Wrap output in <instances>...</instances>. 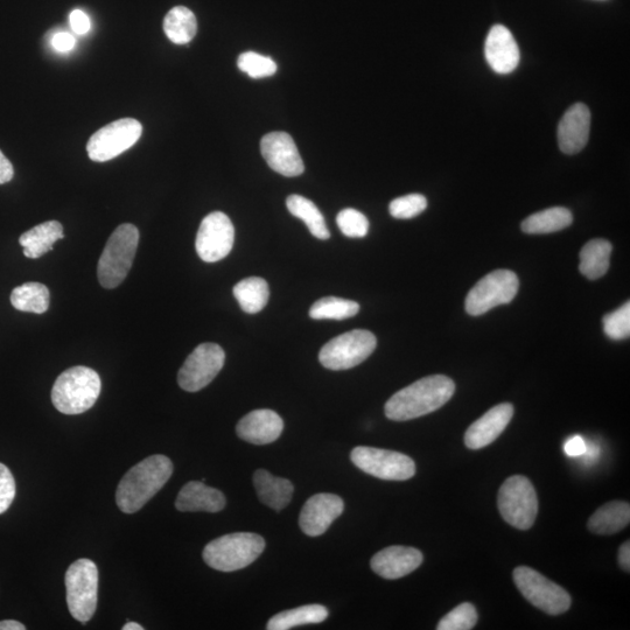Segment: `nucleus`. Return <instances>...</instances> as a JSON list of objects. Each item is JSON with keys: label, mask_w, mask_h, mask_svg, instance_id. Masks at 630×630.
Listing matches in <instances>:
<instances>
[{"label": "nucleus", "mask_w": 630, "mask_h": 630, "mask_svg": "<svg viewBox=\"0 0 630 630\" xmlns=\"http://www.w3.org/2000/svg\"><path fill=\"white\" fill-rule=\"evenodd\" d=\"M514 416V406L503 403L494 406L476 420L465 433V445L471 450H481L499 438Z\"/></svg>", "instance_id": "obj_20"}, {"label": "nucleus", "mask_w": 630, "mask_h": 630, "mask_svg": "<svg viewBox=\"0 0 630 630\" xmlns=\"http://www.w3.org/2000/svg\"><path fill=\"white\" fill-rule=\"evenodd\" d=\"M619 563L623 570L630 571V543L626 542L621 545L619 551Z\"/></svg>", "instance_id": "obj_44"}, {"label": "nucleus", "mask_w": 630, "mask_h": 630, "mask_svg": "<svg viewBox=\"0 0 630 630\" xmlns=\"http://www.w3.org/2000/svg\"><path fill=\"white\" fill-rule=\"evenodd\" d=\"M235 228L222 212L210 213L202 220L195 248L203 262L215 263L226 258L234 247Z\"/></svg>", "instance_id": "obj_14"}, {"label": "nucleus", "mask_w": 630, "mask_h": 630, "mask_svg": "<svg viewBox=\"0 0 630 630\" xmlns=\"http://www.w3.org/2000/svg\"><path fill=\"white\" fill-rule=\"evenodd\" d=\"M345 510V502L335 494L321 493L308 499L301 510L299 525L311 537L324 535Z\"/></svg>", "instance_id": "obj_16"}, {"label": "nucleus", "mask_w": 630, "mask_h": 630, "mask_svg": "<svg viewBox=\"0 0 630 630\" xmlns=\"http://www.w3.org/2000/svg\"><path fill=\"white\" fill-rule=\"evenodd\" d=\"M328 611L321 605H306L272 616L269 630H287L297 626L315 625L327 619Z\"/></svg>", "instance_id": "obj_30"}, {"label": "nucleus", "mask_w": 630, "mask_h": 630, "mask_svg": "<svg viewBox=\"0 0 630 630\" xmlns=\"http://www.w3.org/2000/svg\"><path fill=\"white\" fill-rule=\"evenodd\" d=\"M286 207L293 216L304 221L314 237L322 241L331 237L324 215L321 214L318 207L311 200L304 198V196L293 194L287 198Z\"/></svg>", "instance_id": "obj_31"}, {"label": "nucleus", "mask_w": 630, "mask_h": 630, "mask_svg": "<svg viewBox=\"0 0 630 630\" xmlns=\"http://www.w3.org/2000/svg\"><path fill=\"white\" fill-rule=\"evenodd\" d=\"M376 336L364 329H354L336 336L321 348L319 361L329 370H347L359 366L374 353Z\"/></svg>", "instance_id": "obj_9"}, {"label": "nucleus", "mask_w": 630, "mask_h": 630, "mask_svg": "<svg viewBox=\"0 0 630 630\" xmlns=\"http://www.w3.org/2000/svg\"><path fill=\"white\" fill-rule=\"evenodd\" d=\"M261 151L272 170L284 177H298L305 171L304 161L289 133H268L262 139Z\"/></svg>", "instance_id": "obj_15"}, {"label": "nucleus", "mask_w": 630, "mask_h": 630, "mask_svg": "<svg viewBox=\"0 0 630 630\" xmlns=\"http://www.w3.org/2000/svg\"><path fill=\"white\" fill-rule=\"evenodd\" d=\"M226 497L220 490L208 487L200 481L188 482L180 490L175 501V507L182 513H196V511H206V513H219L226 507Z\"/></svg>", "instance_id": "obj_22"}, {"label": "nucleus", "mask_w": 630, "mask_h": 630, "mask_svg": "<svg viewBox=\"0 0 630 630\" xmlns=\"http://www.w3.org/2000/svg\"><path fill=\"white\" fill-rule=\"evenodd\" d=\"M74 35L67 32L56 33L52 39V46L55 51L66 53L72 51L75 46Z\"/></svg>", "instance_id": "obj_41"}, {"label": "nucleus", "mask_w": 630, "mask_h": 630, "mask_svg": "<svg viewBox=\"0 0 630 630\" xmlns=\"http://www.w3.org/2000/svg\"><path fill=\"white\" fill-rule=\"evenodd\" d=\"M513 577L518 591L531 605L550 615L569 611L572 602L570 594L541 573L527 566H518Z\"/></svg>", "instance_id": "obj_8"}, {"label": "nucleus", "mask_w": 630, "mask_h": 630, "mask_svg": "<svg viewBox=\"0 0 630 630\" xmlns=\"http://www.w3.org/2000/svg\"><path fill=\"white\" fill-rule=\"evenodd\" d=\"M23 623L16 620H5L0 622V630H25Z\"/></svg>", "instance_id": "obj_45"}, {"label": "nucleus", "mask_w": 630, "mask_h": 630, "mask_svg": "<svg viewBox=\"0 0 630 630\" xmlns=\"http://www.w3.org/2000/svg\"><path fill=\"white\" fill-rule=\"evenodd\" d=\"M350 459L362 472L382 480L405 481L416 474L415 461L408 455L382 448L355 447Z\"/></svg>", "instance_id": "obj_11"}, {"label": "nucleus", "mask_w": 630, "mask_h": 630, "mask_svg": "<svg viewBox=\"0 0 630 630\" xmlns=\"http://www.w3.org/2000/svg\"><path fill=\"white\" fill-rule=\"evenodd\" d=\"M142 133L143 126L136 119H118L91 136L87 145L88 156L96 163L114 159L135 145Z\"/></svg>", "instance_id": "obj_12"}, {"label": "nucleus", "mask_w": 630, "mask_h": 630, "mask_svg": "<svg viewBox=\"0 0 630 630\" xmlns=\"http://www.w3.org/2000/svg\"><path fill=\"white\" fill-rule=\"evenodd\" d=\"M67 604L70 614L81 623L93 618L98 599V569L93 560H76L66 572Z\"/></svg>", "instance_id": "obj_6"}, {"label": "nucleus", "mask_w": 630, "mask_h": 630, "mask_svg": "<svg viewBox=\"0 0 630 630\" xmlns=\"http://www.w3.org/2000/svg\"><path fill=\"white\" fill-rule=\"evenodd\" d=\"M264 549L262 536L252 532H235L208 543L202 557L214 570L234 572L254 563Z\"/></svg>", "instance_id": "obj_4"}, {"label": "nucleus", "mask_w": 630, "mask_h": 630, "mask_svg": "<svg viewBox=\"0 0 630 630\" xmlns=\"http://www.w3.org/2000/svg\"><path fill=\"white\" fill-rule=\"evenodd\" d=\"M101 378L88 367H73L55 381L52 402L65 415H80L93 408L101 394Z\"/></svg>", "instance_id": "obj_3"}, {"label": "nucleus", "mask_w": 630, "mask_h": 630, "mask_svg": "<svg viewBox=\"0 0 630 630\" xmlns=\"http://www.w3.org/2000/svg\"><path fill=\"white\" fill-rule=\"evenodd\" d=\"M604 331L609 339L625 340L630 335V304L626 303L619 310L605 315Z\"/></svg>", "instance_id": "obj_38"}, {"label": "nucleus", "mask_w": 630, "mask_h": 630, "mask_svg": "<svg viewBox=\"0 0 630 630\" xmlns=\"http://www.w3.org/2000/svg\"><path fill=\"white\" fill-rule=\"evenodd\" d=\"M284 430V422L277 412L263 409L244 416L236 427L237 436L247 443L268 445L276 441Z\"/></svg>", "instance_id": "obj_21"}, {"label": "nucleus", "mask_w": 630, "mask_h": 630, "mask_svg": "<svg viewBox=\"0 0 630 630\" xmlns=\"http://www.w3.org/2000/svg\"><path fill=\"white\" fill-rule=\"evenodd\" d=\"M423 553L410 546H389L371 558L370 566L378 576L395 580L408 576L423 563Z\"/></svg>", "instance_id": "obj_19"}, {"label": "nucleus", "mask_w": 630, "mask_h": 630, "mask_svg": "<svg viewBox=\"0 0 630 630\" xmlns=\"http://www.w3.org/2000/svg\"><path fill=\"white\" fill-rule=\"evenodd\" d=\"M139 231L130 223L119 226L110 236L98 261V280L105 289H115L124 282L135 259Z\"/></svg>", "instance_id": "obj_5"}, {"label": "nucleus", "mask_w": 630, "mask_h": 630, "mask_svg": "<svg viewBox=\"0 0 630 630\" xmlns=\"http://www.w3.org/2000/svg\"><path fill=\"white\" fill-rule=\"evenodd\" d=\"M520 287L516 273L496 270L483 277L467 294L466 312L473 317L485 314L492 308L513 301Z\"/></svg>", "instance_id": "obj_10"}, {"label": "nucleus", "mask_w": 630, "mask_h": 630, "mask_svg": "<svg viewBox=\"0 0 630 630\" xmlns=\"http://www.w3.org/2000/svg\"><path fill=\"white\" fill-rule=\"evenodd\" d=\"M485 55L490 68L501 75L513 73L521 60L520 48L514 35L503 25H494L490 28Z\"/></svg>", "instance_id": "obj_18"}, {"label": "nucleus", "mask_w": 630, "mask_h": 630, "mask_svg": "<svg viewBox=\"0 0 630 630\" xmlns=\"http://www.w3.org/2000/svg\"><path fill=\"white\" fill-rule=\"evenodd\" d=\"M454 391L455 384L450 377H424L396 392L385 404V416L395 422H406L429 415L450 401Z\"/></svg>", "instance_id": "obj_1"}, {"label": "nucleus", "mask_w": 630, "mask_h": 630, "mask_svg": "<svg viewBox=\"0 0 630 630\" xmlns=\"http://www.w3.org/2000/svg\"><path fill=\"white\" fill-rule=\"evenodd\" d=\"M612 250V244L600 238L586 243L580 251V272L591 280L604 277L609 269Z\"/></svg>", "instance_id": "obj_27"}, {"label": "nucleus", "mask_w": 630, "mask_h": 630, "mask_svg": "<svg viewBox=\"0 0 630 630\" xmlns=\"http://www.w3.org/2000/svg\"><path fill=\"white\" fill-rule=\"evenodd\" d=\"M122 629L123 630H144V627L140 626L139 623H136V622H128Z\"/></svg>", "instance_id": "obj_46"}, {"label": "nucleus", "mask_w": 630, "mask_h": 630, "mask_svg": "<svg viewBox=\"0 0 630 630\" xmlns=\"http://www.w3.org/2000/svg\"><path fill=\"white\" fill-rule=\"evenodd\" d=\"M572 222L573 216L569 209L553 207L532 214L522 222L521 228L525 234H551L570 227Z\"/></svg>", "instance_id": "obj_26"}, {"label": "nucleus", "mask_w": 630, "mask_h": 630, "mask_svg": "<svg viewBox=\"0 0 630 630\" xmlns=\"http://www.w3.org/2000/svg\"><path fill=\"white\" fill-rule=\"evenodd\" d=\"M503 520L518 530H529L536 521L538 499L534 486L525 476L514 475L504 481L497 497Z\"/></svg>", "instance_id": "obj_7"}, {"label": "nucleus", "mask_w": 630, "mask_h": 630, "mask_svg": "<svg viewBox=\"0 0 630 630\" xmlns=\"http://www.w3.org/2000/svg\"><path fill=\"white\" fill-rule=\"evenodd\" d=\"M167 38L175 45H186L198 32V21L194 13L185 6L173 7L164 20Z\"/></svg>", "instance_id": "obj_28"}, {"label": "nucleus", "mask_w": 630, "mask_h": 630, "mask_svg": "<svg viewBox=\"0 0 630 630\" xmlns=\"http://www.w3.org/2000/svg\"><path fill=\"white\" fill-rule=\"evenodd\" d=\"M234 296L242 310L248 314L261 312L268 304L270 290L263 278L249 277L241 280L234 287Z\"/></svg>", "instance_id": "obj_29"}, {"label": "nucleus", "mask_w": 630, "mask_h": 630, "mask_svg": "<svg viewBox=\"0 0 630 630\" xmlns=\"http://www.w3.org/2000/svg\"><path fill=\"white\" fill-rule=\"evenodd\" d=\"M63 237L62 224L58 221H47L26 231L20 236L19 243L27 258L37 259L51 251L53 245Z\"/></svg>", "instance_id": "obj_25"}, {"label": "nucleus", "mask_w": 630, "mask_h": 630, "mask_svg": "<svg viewBox=\"0 0 630 630\" xmlns=\"http://www.w3.org/2000/svg\"><path fill=\"white\" fill-rule=\"evenodd\" d=\"M69 23L72 30L77 34L83 35L90 31V18L81 10H74L70 13Z\"/></svg>", "instance_id": "obj_40"}, {"label": "nucleus", "mask_w": 630, "mask_h": 630, "mask_svg": "<svg viewBox=\"0 0 630 630\" xmlns=\"http://www.w3.org/2000/svg\"><path fill=\"white\" fill-rule=\"evenodd\" d=\"M14 177V168L11 161L5 157V154L0 151V185L10 182Z\"/></svg>", "instance_id": "obj_42"}, {"label": "nucleus", "mask_w": 630, "mask_h": 630, "mask_svg": "<svg viewBox=\"0 0 630 630\" xmlns=\"http://www.w3.org/2000/svg\"><path fill=\"white\" fill-rule=\"evenodd\" d=\"M427 208V200L422 194H409L391 201L389 212L398 220L413 219Z\"/></svg>", "instance_id": "obj_36"}, {"label": "nucleus", "mask_w": 630, "mask_h": 630, "mask_svg": "<svg viewBox=\"0 0 630 630\" xmlns=\"http://www.w3.org/2000/svg\"><path fill=\"white\" fill-rule=\"evenodd\" d=\"M254 486L258 499L273 510H283L292 500L293 483L290 480L278 478L265 469H258L254 474Z\"/></svg>", "instance_id": "obj_23"}, {"label": "nucleus", "mask_w": 630, "mask_h": 630, "mask_svg": "<svg viewBox=\"0 0 630 630\" xmlns=\"http://www.w3.org/2000/svg\"><path fill=\"white\" fill-rule=\"evenodd\" d=\"M630 522L629 503L613 501L600 507L588 520L587 528L595 535H614Z\"/></svg>", "instance_id": "obj_24"}, {"label": "nucleus", "mask_w": 630, "mask_h": 630, "mask_svg": "<svg viewBox=\"0 0 630 630\" xmlns=\"http://www.w3.org/2000/svg\"><path fill=\"white\" fill-rule=\"evenodd\" d=\"M359 311L360 305L356 301L338 297H325L312 305L310 317L315 320H345L355 317Z\"/></svg>", "instance_id": "obj_33"}, {"label": "nucleus", "mask_w": 630, "mask_h": 630, "mask_svg": "<svg viewBox=\"0 0 630 630\" xmlns=\"http://www.w3.org/2000/svg\"><path fill=\"white\" fill-rule=\"evenodd\" d=\"M16 497V481L9 468L0 464V515L10 508Z\"/></svg>", "instance_id": "obj_39"}, {"label": "nucleus", "mask_w": 630, "mask_h": 630, "mask_svg": "<svg viewBox=\"0 0 630 630\" xmlns=\"http://www.w3.org/2000/svg\"><path fill=\"white\" fill-rule=\"evenodd\" d=\"M478 622V612L469 602L461 604L448 614L438 623V630H469L473 629Z\"/></svg>", "instance_id": "obj_35"}, {"label": "nucleus", "mask_w": 630, "mask_h": 630, "mask_svg": "<svg viewBox=\"0 0 630 630\" xmlns=\"http://www.w3.org/2000/svg\"><path fill=\"white\" fill-rule=\"evenodd\" d=\"M51 294L44 284L26 283L11 293V304L21 312L42 314L48 310Z\"/></svg>", "instance_id": "obj_32"}, {"label": "nucleus", "mask_w": 630, "mask_h": 630, "mask_svg": "<svg viewBox=\"0 0 630 630\" xmlns=\"http://www.w3.org/2000/svg\"><path fill=\"white\" fill-rule=\"evenodd\" d=\"M587 451L585 441L580 437H574L567 441L565 445V452L570 457H579Z\"/></svg>", "instance_id": "obj_43"}, {"label": "nucleus", "mask_w": 630, "mask_h": 630, "mask_svg": "<svg viewBox=\"0 0 630 630\" xmlns=\"http://www.w3.org/2000/svg\"><path fill=\"white\" fill-rule=\"evenodd\" d=\"M237 66L241 72L249 75L252 79H263L277 73L276 62L269 56H264L255 52H245L237 60Z\"/></svg>", "instance_id": "obj_34"}, {"label": "nucleus", "mask_w": 630, "mask_h": 630, "mask_svg": "<svg viewBox=\"0 0 630 630\" xmlns=\"http://www.w3.org/2000/svg\"><path fill=\"white\" fill-rule=\"evenodd\" d=\"M591 112L584 103L573 104L567 109L558 125V145L565 154H577L584 150L590 139Z\"/></svg>", "instance_id": "obj_17"}, {"label": "nucleus", "mask_w": 630, "mask_h": 630, "mask_svg": "<svg viewBox=\"0 0 630 630\" xmlns=\"http://www.w3.org/2000/svg\"><path fill=\"white\" fill-rule=\"evenodd\" d=\"M336 223L341 233L350 238H362L368 234L369 221L366 216L353 208L341 210Z\"/></svg>", "instance_id": "obj_37"}, {"label": "nucleus", "mask_w": 630, "mask_h": 630, "mask_svg": "<svg viewBox=\"0 0 630 630\" xmlns=\"http://www.w3.org/2000/svg\"><path fill=\"white\" fill-rule=\"evenodd\" d=\"M226 361L224 350L216 343H201L187 357L178 374L181 389L198 392L212 383Z\"/></svg>", "instance_id": "obj_13"}, {"label": "nucleus", "mask_w": 630, "mask_h": 630, "mask_svg": "<svg viewBox=\"0 0 630 630\" xmlns=\"http://www.w3.org/2000/svg\"><path fill=\"white\" fill-rule=\"evenodd\" d=\"M173 464L165 455H151L133 466L119 482L116 503L125 514H135L166 485Z\"/></svg>", "instance_id": "obj_2"}]
</instances>
